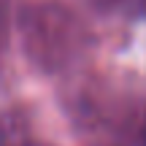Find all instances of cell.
<instances>
[{"mask_svg":"<svg viewBox=\"0 0 146 146\" xmlns=\"http://www.w3.org/2000/svg\"><path fill=\"white\" fill-rule=\"evenodd\" d=\"M38 146H43V143H38Z\"/></svg>","mask_w":146,"mask_h":146,"instance_id":"cell-5","label":"cell"},{"mask_svg":"<svg viewBox=\"0 0 146 146\" xmlns=\"http://www.w3.org/2000/svg\"><path fill=\"white\" fill-rule=\"evenodd\" d=\"M138 146H146V111H143V116L138 119Z\"/></svg>","mask_w":146,"mask_h":146,"instance_id":"cell-3","label":"cell"},{"mask_svg":"<svg viewBox=\"0 0 146 146\" xmlns=\"http://www.w3.org/2000/svg\"><path fill=\"white\" fill-rule=\"evenodd\" d=\"M0 146H38L27 119L19 111L0 114Z\"/></svg>","mask_w":146,"mask_h":146,"instance_id":"cell-2","label":"cell"},{"mask_svg":"<svg viewBox=\"0 0 146 146\" xmlns=\"http://www.w3.org/2000/svg\"><path fill=\"white\" fill-rule=\"evenodd\" d=\"M25 57L41 73H62L78 65L95 46L89 25L60 0H35L19 11Z\"/></svg>","mask_w":146,"mask_h":146,"instance_id":"cell-1","label":"cell"},{"mask_svg":"<svg viewBox=\"0 0 146 146\" xmlns=\"http://www.w3.org/2000/svg\"><path fill=\"white\" fill-rule=\"evenodd\" d=\"M138 8H141L143 14H146V0H138Z\"/></svg>","mask_w":146,"mask_h":146,"instance_id":"cell-4","label":"cell"}]
</instances>
